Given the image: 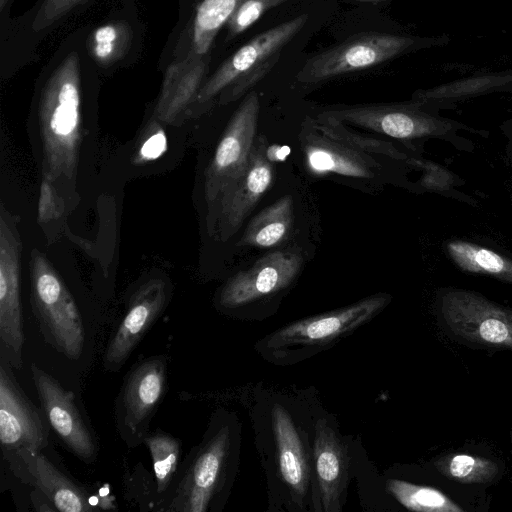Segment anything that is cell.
<instances>
[{
    "label": "cell",
    "instance_id": "obj_3",
    "mask_svg": "<svg viewBox=\"0 0 512 512\" xmlns=\"http://www.w3.org/2000/svg\"><path fill=\"white\" fill-rule=\"evenodd\" d=\"M232 453V425L214 417L202 441L181 463L175 484L160 511L211 510L225 489Z\"/></svg>",
    "mask_w": 512,
    "mask_h": 512
},
{
    "label": "cell",
    "instance_id": "obj_20",
    "mask_svg": "<svg viewBox=\"0 0 512 512\" xmlns=\"http://www.w3.org/2000/svg\"><path fill=\"white\" fill-rule=\"evenodd\" d=\"M271 418L281 479L292 496L301 500L312 481V458H309L299 430L284 407L276 404Z\"/></svg>",
    "mask_w": 512,
    "mask_h": 512
},
{
    "label": "cell",
    "instance_id": "obj_12",
    "mask_svg": "<svg viewBox=\"0 0 512 512\" xmlns=\"http://www.w3.org/2000/svg\"><path fill=\"white\" fill-rule=\"evenodd\" d=\"M299 142L308 170L316 175L334 174L379 185L387 180L379 156L318 129L312 118L302 123Z\"/></svg>",
    "mask_w": 512,
    "mask_h": 512
},
{
    "label": "cell",
    "instance_id": "obj_10",
    "mask_svg": "<svg viewBox=\"0 0 512 512\" xmlns=\"http://www.w3.org/2000/svg\"><path fill=\"white\" fill-rule=\"evenodd\" d=\"M260 100L250 91L230 118L204 176V196L213 206L246 169L252 153Z\"/></svg>",
    "mask_w": 512,
    "mask_h": 512
},
{
    "label": "cell",
    "instance_id": "obj_19",
    "mask_svg": "<svg viewBox=\"0 0 512 512\" xmlns=\"http://www.w3.org/2000/svg\"><path fill=\"white\" fill-rule=\"evenodd\" d=\"M311 458L317 510L339 512L345 500L349 459L346 447L325 419L315 425Z\"/></svg>",
    "mask_w": 512,
    "mask_h": 512
},
{
    "label": "cell",
    "instance_id": "obj_32",
    "mask_svg": "<svg viewBox=\"0 0 512 512\" xmlns=\"http://www.w3.org/2000/svg\"><path fill=\"white\" fill-rule=\"evenodd\" d=\"M52 182L48 178L43 177L42 179L38 202V221L40 223H45L58 217L59 205L56 201Z\"/></svg>",
    "mask_w": 512,
    "mask_h": 512
},
{
    "label": "cell",
    "instance_id": "obj_23",
    "mask_svg": "<svg viewBox=\"0 0 512 512\" xmlns=\"http://www.w3.org/2000/svg\"><path fill=\"white\" fill-rule=\"evenodd\" d=\"M444 250L461 271L489 276L512 285V259L506 255L461 239L448 240Z\"/></svg>",
    "mask_w": 512,
    "mask_h": 512
},
{
    "label": "cell",
    "instance_id": "obj_31",
    "mask_svg": "<svg viewBox=\"0 0 512 512\" xmlns=\"http://www.w3.org/2000/svg\"><path fill=\"white\" fill-rule=\"evenodd\" d=\"M86 1L87 0H44L34 22V28L42 29L52 24L71 9Z\"/></svg>",
    "mask_w": 512,
    "mask_h": 512
},
{
    "label": "cell",
    "instance_id": "obj_8",
    "mask_svg": "<svg viewBox=\"0 0 512 512\" xmlns=\"http://www.w3.org/2000/svg\"><path fill=\"white\" fill-rule=\"evenodd\" d=\"M168 360L155 355L141 360L126 374L115 400L118 433L127 447L144 442L149 425L167 389Z\"/></svg>",
    "mask_w": 512,
    "mask_h": 512
},
{
    "label": "cell",
    "instance_id": "obj_7",
    "mask_svg": "<svg viewBox=\"0 0 512 512\" xmlns=\"http://www.w3.org/2000/svg\"><path fill=\"white\" fill-rule=\"evenodd\" d=\"M441 319L450 333L467 344L512 350V309L482 294L447 287L438 294Z\"/></svg>",
    "mask_w": 512,
    "mask_h": 512
},
{
    "label": "cell",
    "instance_id": "obj_29",
    "mask_svg": "<svg viewBox=\"0 0 512 512\" xmlns=\"http://www.w3.org/2000/svg\"><path fill=\"white\" fill-rule=\"evenodd\" d=\"M287 0H243L235 9L227 26L230 36H236L251 27L266 11Z\"/></svg>",
    "mask_w": 512,
    "mask_h": 512
},
{
    "label": "cell",
    "instance_id": "obj_30",
    "mask_svg": "<svg viewBox=\"0 0 512 512\" xmlns=\"http://www.w3.org/2000/svg\"><path fill=\"white\" fill-rule=\"evenodd\" d=\"M147 132L136 154L137 163L155 160L167 149V138L161 126L153 123Z\"/></svg>",
    "mask_w": 512,
    "mask_h": 512
},
{
    "label": "cell",
    "instance_id": "obj_1",
    "mask_svg": "<svg viewBox=\"0 0 512 512\" xmlns=\"http://www.w3.org/2000/svg\"><path fill=\"white\" fill-rule=\"evenodd\" d=\"M43 177L73 180L81 145V79L76 52L47 80L39 103Z\"/></svg>",
    "mask_w": 512,
    "mask_h": 512
},
{
    "label": "cell",
    "instance_id": "obj_26",
    "mask_svg": "<svg viewBox=\"0 0 512 512\" xmlns=\"http://www.w3.org/2000/svg\"><path fill=\"white\" fill-rule=\"evenodd\" d=\"M243 0H203L196 9L193 24V48L206 55L219 32Z\"/></svg>",
    "mask_w": 512,
    "mask_h": 512
},
{
    "label": "cell",
    "instance_id": "obj_21",
    "mask_svg": "<svg viewBox=\"0 0 512 512\" xmlns=\"http://www.w3.org/2000/svg\"><path fill=\"white\" fill-rule=\"evenodd\" d=\"M208 56L194 50L179 62L173 63L166 71L155 115L165 123H172L192 104L203 85L208 69Z\"/></svg>",
    "mask_w": 512,
    "mask_h": 512
},
{
    "label": "cell",
    "instance_id": "obj_24",
    "mask_svg": "<svg viewBox=\"0 0 512 512\" xmlns=\"http://www.w3.org/2000/svg\"><path fill=\"white\" fill-rule=\"evenodd\" d=\"M152 459L155 478L154 510H160L170 494L180 469L181 442L178 438L157 429L144 439Z\"/></svg>",
    "mask_w": 512,
    "mask_h": 512
},
{
    "label": "cell",
    "instance_id": "obj_33",
    "mask_svg": "<svg viewBox=\"0 0 512 512\" xmlns=\"http://www.w3.org/2000/svg\"><path fill=\"white\" fill-rule=\"evenodd\" d=\"M5 3H6V0H0V8H1V10L4 8Z\"/></svg>",
    "mask_w": 512,
    "mask_h": 512
},
{
    "label": "cell",
    "instance_id": "obj_28",
    "mask_svg": "<svg viewBox=\"0 0 512 512\" xmlns=\"http://www.w3.org/2000/svg\"><path fill=\"white\" fill-rule=\"evenodd\" d=\"M444 476L466 484L488 483L493 481L499 467L491 459L465 453H453L438 458L434 462Z\"/></svg>",
    "mask_w": 512,
    "mask_h": 512
},
{
    "label": "cell",
    "instance_id": "obj_15",
    "mask_svg": "<svg viewBox=\"0 0 512 512\" xmlns=\"http://www.w3.org/2000/svg\"><path fill=\"white\" fill-rule=\"evenodd\" d=\"M0 443L4 458L21 450L42 451L48 429L40 411L23 392L7 357L0 358Z\"/></svg>",
    "mask_w": 512,
    "mask_h": 512
},
{
    "label": "cell",
    "instance_id": "obj_18",
    "mask_svg": "<svg viewBox=\"0 0 512 512\" xmlns=\"http://www.w3.org/2000/svg\"><path fill=\"white\" fill-rule=\"evenodd\" d=\"M273 181V165L268 158L267 140L256 136L249 163L240 177L212 206L216 208L218 237L231 238L254 210Z\"/></svg>",
    "mask_w": 512,
    "mask_h": 512
},
{
    "label": "cell",
    "instance_id": "obj_17",
    "mask_svg": "<svg viewBox=\"0 0 512 512\" xmlns=\"http://www.w3.org/2000/svg\"><path fill=\"white\" fill-rule=\"evenodd\" d=\"M167 282L150 278L132 293L126 311L106 347L103 366L117 372L126 363L139 342L161 316L169 301Z\"/></svg>",
    "mask_w": 512,
    "mask_h": 512
},
{
    "label": "cell",
    "instance_id": "obj_27",
    "mask_svg": "<svg viewBox=\"0 0 512 512\" xmlns=\"http://www.w3.org/2000/svg\"><path fill=\"white\" fill-rule=\"evenodd\" d=\"M132 42V29L123 20L108 22L97 27L89 37V51L101 66H109L128 52Z\"/></svg>",
    "mask_w": 512,
    "mask_h": 512
},
{
    "label": "cell",
    "instance_id": "obj_25",
    "mask_svg": "<svg viewBox=\"0 0 512 512\" xmlns=\"http://www.w3.org/2000/svg\"><path fill=\"white\" fill-rule=\"evenodd\" d=\"M388 492L405 508L417 512H463L464 509L446 494L429 486L390 479Z\"/></svg>",
    "mask_w": 512,
    "mask_h": 512
},
{
    "label": "cell",
    "instance_id": "obj_4",
    "mask_svg": "<svg viewBox=\"0 0 512 512\" xmlns=\"http://www.w3.org/2000/svg\"><path fill=\"white\" fill-rule=\"evenodd\" d=\"M307 20V14L298 15L253 37L203 83L193 103L206 104L219 94L225 103L240 98L271 71Z\"/></svg>",
    "mask_w": 512,
    "mask_h": 512
},
{
    "label": "cell",
    "instance_id": "obj_34",
    "mask_svg": "<svg viewBox=\"0 0 512 512\" xmlns=\"http://www.w3.org/2000/svg\"><path fill=\"white\" fill-rule=\"evenodd\" d=\"M356 1H361V2H374V1H381V0H356Z\"/></svg>",
    "mask_w": 512,
    "mask_h": 512
},
{
    "label": "cell",
    "instance_id": "obj_2",
    "mask_svg": "<svg viewBox=\"0 0 512 512\" xmlns=\"http://www.w3.org/2000/svg\"><path fill=\"white\" fill-rule=\"evenodd\" d=\"M390 300V295L378 293L351 305L291 322L260 339L255 348L268 362L295 364L370 322Z\"/></svg>",
    "mask_w": 512,
    "mask_h": 512
},
{
    "label": "cell",
    "instance_id": "obj_5",
    "mask_svg": "<svg viewBox=\"0 0 512 512\" xmlns=\"http://www.w3.org/2000/svg\"><path fill=\"white\" fill-rule=\"evenodd\" d=\"M31 304L45 340L76 360L83 352L85 332L76 302L49 260L38 250L30 258Z\"/></svg>",
    "mask_w": 512,
    "mask_h": 512
},
{
    "label": "cell",
    "instance_id": "obj_6",
    "mask_svg": "<svg viewBox=\"0 0 512 512\" xmlns=\"http://www.w3.org/2000/svg\"><path fill=\"white\" fill-rule=\"evenodd\" d=\"M318 115L409 145L429 138L449 140L467 126L442 118L417 101L339 105Z\"/></svg>",
    "mask_w": 512,
    "mask_h": 512
},
{
    "label": "cell",
    "instance_id": "obj_16",
    "mask_svg": "<svg viewBox=\"0 0 512 512\" xmlns=\"http://www.w3.org/2000/svg\"><path fill=\"white\" fill-rule=\"evenodd\" d=\"M30 370L49 426L70 452L87 464L94 462L97 443L76 405L73 392L36 364L32 363Z\"/></svg>",
    "mask_w": 512,
    "mask_h": 512
},
{
    "label": "cell",
    "instance_id": "obj_14",
    "mask_svg": "<svg viewBox=\"0 0 512 512\" xmlns=\"http://www.w3.org/2000/svg\"><path fill=\"white\" fill-rule=\"evenodd\" d=\"M13 473L40 492L54 509L61 512H90L108 509L100 493L90 494L59 470L42 451L21 449L5 458Z\"/></svg>",
    "mask_w": 512,
    "mask_h": 512
},
{
    "label": "cell",
    "instance_id": "obj_22",
    "mask_svg": "<svg viewBox=\"0 0 512 512\" xmlns=\"http://www.w3.org/2000/svg\"><path fill=\"white\" fill-rule=\"evenodd\" d=\"M293 224L294 202L290 195H285L252 218L237 245L254 248L280 245L290 235Z\"/></svg>",
    "mask_w": 512,
    "mask_h": 512
},
{
    "label": "cell",
    "instance_id": "obj_9",
    "mask_svg": "<svg viewBox=\"0 0 512 512\" xmlns=\"http://www.w3.org/2000/svg\"><path fill=\"white\" fill-rule=\"evenodd\" d=\"M415 39L371 32L354 35L310 57L299 70L301 83H320L337 76L382 64L409 50Z\"/></svg>",
    "mask_w": 512,
    "mask_h": 512
},
{
    "label": "cell",
    "instance_id": "obj_13",
    "mask_svg": "<svg viewBox=\"0 0 512 512\" xmlns=\"http://www.w3.org/2000/svg\"><path fill=\"white\" fill-rule=\"evenodd\" d=\"M20 252L18 231L10 215L1 208L0 216V341L1 352L11 366L20 369L24 327L20 301Z\"/></svg>",
    "mask_w": 512,
    "mask_h": 512
},
{
    "label": "cell",
    "instance_id": "obj_11",
    "mask_svg": "<svg viewBox=\"0 0 512 512\" xmlns=\"http://www.w3.org/2000/svg\"><path fill=\"white\" fill-rule=\"evenodd\" d=\"M304 263L297 248L272 251L250 268L233 275L221 288L217 305L226 312L241 311L287 289Z\"/></svg>",
    "mask_w": 512,
    "mask_h": 512
}]
</instances>
